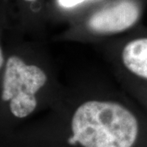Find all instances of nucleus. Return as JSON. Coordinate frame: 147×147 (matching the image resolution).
Masks as SVG:
<instances>
[{
  "label": "nucleus",
  "instance_id": "obj_1",
  "mask_svg": "<svg viewBox=\"0 0 147 147\" xmlns=\"http://www.w3.org/2000/svg\"><path fill=\"white\" fill-rule=\"evenodd\" d=\"M74 142L83 147H135L141 134L137 115L113 100H88L71 119Z\"/></svg>",
  "mask_w": 147,
  "mask_h": 147
},
{
  "label": "nucleus",
  "instance_id": "obj_2",
  "mask_svg": "<svg viewBox=\"0 0 147 147\" xmlns=\"http://www.w3.org/2000/svg\"><path fill=\"white\" fill-rule=\"evenodd\" d=\"M47 80V74L40 67L26 64L19 57L11 56L5 65L2 100L9 102L11 112L15 117L26 118L36 109V95Z\"/></svg>",
  "mask_w": 147,
  "mask_h": 147
},
{
  "label": "nucleus",
  "instance_id": "obj_3",
  "mask_svg": "<svg viewBox=\"0 0 147 147\" xmlns=\"http://www.w3.org/2000/svg\"><path fill=\"white\" fill-rule=\"evenodd\" d=\"M141 6L137 0H117L90 17L88 27L99 34H118L134 26L140 19Z\"/></svg>",
  "mask_w": 147,
  "mask_h": 147
},
{
  "label": "nucleus",
  "instance_id": "obj_4",
  "mask_svg": "<svg viewBox=\"0 0 147 147\" xmlns=\"http://www.w3.org/2000/svg\"><path fill=\"white\" fill-rule=\"evenodd\" d=\"M120 61L127 72L147 83V36L128 40L121 49Z\"/></svg>",
  "mask_w": 147,
  "mask_h": 147
},
{
  "label": "nucleus",
  "instance_id": "obj_5",
  "mask_svg": "<svg viewBox=\"0 0 147 147\" xmlns=\"http://www.w3.org/2000/svg\"><path fill=\"white\" fill-rule=\"evenodd\" d=\"M85 1L87 0H57V3L61 7L69 8V7H73L79 5Z\"/></svg>",
  "mask_w": 147,
  "mask_h": 147
},
{
  "label": "nucleus",
  "instance_id": "obj_6",
  "mask_svg": "<svg viewBox=\"0 0 147 147\" xmlns=\"http://www.w3.org/2000/svg\"><path fill=\"white\" fill-rule=\"evenodd\" d=\"M4 62V57H3V51H2V48L0 47V68L3 66Z\"/></svg>",
  "mask_w": 147,
  "mask_h": 147
},
{
  "label": "nucleus",
  "instance_id": "obj_7",
  "mask_svg": "<svg viewBox=\"0 0 147 147\" xmlns=\"http://www.w3.org/2000/svg\"><path fill=\"white\" fill-rule=\"evenodd\" d=\"M25 1H26V2H34L36 0H25Z\"/></svg>",
  "mask_w": 147,
  "mask_h": 147
}]
</instances>
